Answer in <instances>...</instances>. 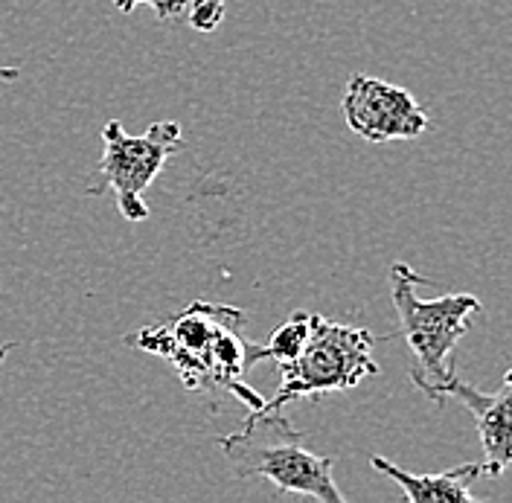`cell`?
<instances>
[{
  "label": "cell",
  "mask_w": 512,
  "mask_h": 503,
  "mask_svg": "<svg viewBox=\"0 0 512 503\" xmlns=\"http://www.w3.org/2000/svg\"><path fill=\"white\" fill-rule=\"evenodd\" d=\"M448 399L463 402L475 419L480 448H483V474L501 477L512 466V367L501 378L495 393H480L475 384L454 378Z\"/></svg>",
  "instance_id": "cell-7"
},
{
  "label": "cell",
  "mask_w": 512,
  "mask_h": 503,
  "mask_svg": "<svg viewBox=\"0 0 512 503\" xmlns=\"http://www.w3.org/2000/svg\"><path fill=\"white\" fill-rule=\"evenodd\" d=\"M312 317L309 312H294L286 323L271 332V338H265L262 344L248 341V367H256L262 361H274V364H286L291 358H297V352L303 349L309 332H312Z\"/></svg>",
  "instance_id": "cell-9"
},
{
  "label": "cell",
  "mask_w": 512,
  "mask_h": 503,
  "mask_svg": "<svg viewBox=\"0 0 512 503\" xmlns=\"http://www.w3.org/2000/svg\"><path fill=\"white\" fill-rule=\"evenodd\" d=\"M18 76H21V70H18V67H12V64H0V85L15 82Z\"/></svg>",
  "instance_id": "cell-12"
},
{
  "label": "cell",
  "mask_w": 512,
  "mask_h": 503,
  "mask_svg": "<svg viewBox=\"0 0 512 503\" xmlns=\"http://www.w3.org/2000/svg\"><path fill=\"white\" fill-rule=\"evenodd\" d=\"M224 457L239 477H265L280 495H303L323 503H344V492L335 486V460L312 454L303 445V431H297L283 410L265 413L254 410L245 425L219 440Z\"/></svg>",
  "instance_id": "cell-3"
},
{
  "label": "cell",
  "mask_w": 512,
  "mask_h": 503,
  "mask_svg": "<svg viewBox=\"0 0 512 503\" xmlns=\"http://www.w3.org/2000/svg\"><path fill=\"white\" fill-rule=\"evenodd\" d=\"M181 149V126L172 120L152 123L143 134H128L120 120H108L102 128V158L94 172L88 195L111 192L117 210L128 224H140L152 213L143 201V192Z\"/></svg>",
  "instance_id": "cell-5"
},
{
  "label": "cell",
  "mask_w": 512,
  "mask_h": 503,
  "mask_svg": "<svg viewBox=\"0 0 512 503\" xmlns=\"http://www.w3.org/2000/svg\"><path fill=\"white\" fill-rule=\"evenodd\" d=\"M120 12H126L131 15L140 3H149L155 12H158V18L163 21H175V18H184V3L181 0H111Z\"/></svg>",
  "instance_id": "cell-11"
},
{
  "label": "cell",
  "mask_w": 512,
  "mask_h": 503,
  "mask_svg": "<svg viewBox=\"0 0 512 503\" xmlns=\"http://www.w3.org/2000/svg\"><path fill=\"white\" fill-rule=\"evenodd\" d=\"M370 466L376 472L387 474L405 495L408 503H478V495L472 492V486L483 477L480 463H466V466H454L448 472L437 474H411L399 469L396 463L384 460L379 454L370 457Z\"/></svg>",
  "instance_id": "cell-8"
},
{
  "label": "cell",
  "mask_w": 512,
  "mask_h": 503,
  "mask_svg": "<svg viewBox=\"0 0 512 503\" xmlns=\"http://www.w3.org/2000/svg\"><path fill=\"white\" fill-rule=\"evenodd\" d=\"M181 3H184V18L195 30H219V24L224 21V3L227 0H181Z\"/></svg>",
  "instance_id": "cell-10"
},
{
  "label": "cell",
  "mask_w": 512,
  "mask_h": 503,
  "mask_svg": "<svg viewBox=\"0 0 512 503\" xmlns=\"http://www.w3.org/2000/svg\"><path fill=\"white\" fill-rule=\"evenodd\" d=\"M419 285H431V280L405 262L390 265V300L399 317V338L411 349L408 376L416 390L440 408L448 399L451 381L457 378L451 355L469 335L475 315L483 312V303L469 291L422 300L416 294Z\"/></svg>",
  "instance_id": "cell-2"
},
{
  "label": "cell",
  "mask_w": 512,
  "mask_h": 503,
  "mask_svg": "<svg viewBox=\"0 0 512 503\" xmlns=\"http://www.w3.org/2000/svg\"><path fill=\"white\" fill-rule=\"evenodd\" d=\"M341 111L347 128L367 143L414 140L428 128V114L411 91L364 73L347 82Z\"/></svg>",
  "instance_id": "cell-6"
},
{
  "label": "cell",
  "mask_w": 512,
  "mask_h": 503,
  "mask_svg": "<svg viewBox=\"0 0 512 503\" xmlns=\"http://www.w3.org/2000/svg\"><path fill=\"white\" fill-rule=\"evenodd\" d=\"M376 338L370 329L335 323L329 317H312V332L297 358L280 364V390L274 399H265L262 410L277 413L294 399L341 393L358 387L364 378L376 376L379 364L373 358Z\"/></svg>",
  "instance_id": "cell-4"
},
{
  "label": "cell",
  "mask_w": 512,
  "mask_h": 503,
  "mask_svg": "<svg viewBox=\"0 0 512 503\" xmlns=\"http://www.w3.org/2000/svg\"><path fill=\"white\" fill-rule=\"evenodd\" d=\"M12 349H15V344H3V346H0V364L6 361V355H9Z\"/></svg>",
  "instance_id": "cell-13"
},
{
  "label": "cell",
  "mask_w": 512,
  "mask_h": 503,
  "mask_svg": "<svg viewBox=\"0 0 512 503\" xmlns=\"http://www.w3.org/2000/svg\"><path fill=\"white\" fill-rule=\"evenodd\" d=\"M242 329L245 312L219 303H192L169 323L128 335L126 344L166 358L192 393H230L254 413L262 410L265 399L245 384L251 367Z\"/></svg>",
  "instance_id": "cell-1"
}]
</instances>
